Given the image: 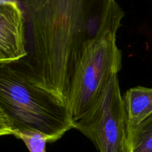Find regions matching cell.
I'll use <instances>...</instances> for the list:
<instances>
[{
  "label": "cell",
  "mask_w": 152,
  "mask_h": 152,
  "mask_svg": "<svg viewBox=\"0 0 152 152\" xmlns=\"http://www.w3.org/2000/svg\"><path fill=\"white\" fill-rule=\"evenodd\" d=\"M25 21L33 80L68 105L77 65L87 46L117 31L124 12L116 0H17Z\"/></svg>",
  "instance_id": "6da1fadb"
},
{
  "label": "cell",
  "mask_w": 152,
  "mask_h": 152,
  "mask_svg": "<svg viewBox=\"0 0 152 152\" xmlns=\"http://www.w3.org/2000/svg\"><path fill=\"white\" fill-rule=\"evenodd\" d=\"M0 111L13 135L38 132L53 142L73 129L66 102L33 80L23 59L0 62Z\"/></svg>",
  "instance_id": "7a4b0ae2"
},
{
  "label": "cell",
  "mask_w": 152,
  "mask_h": 152,
  "mask_svg": "<svg viewBox=\"0 0 152 152\" xmlns=\"http://www.w3.org/2000/svg\"><path fill=\"white\" fill-rule=\"evenodd\" d=\"M117 32L104 33L83 52L71 82L68 99L73 123L99 97L111 76L121 70L122 52L117 45Z\"/></svg>",
  "instance_id": "3957f363"
},
{
  "label": "cell",
  "mask_w": 152,
  "mask_h": 152,
  "mask_svg": "<svg viewBox=\"0 0 152 152\" xmlns=\"http://www.w3.org/2000/svg\"><path fill=\"white\" fill-rule=\"evenodd\" d=\"M118 74L111 76L91 106L73 123L99 152H127V117Z\"/></svg>",
  "instance_id": "277c9868"
},
{
  "label": "cell",
  "mask_w": 152,
  "mask_h": 152,
  "mask_svg": "<svg viewBox=\"0 0 152 152\" xmlns=\"http://www.w3.org/2000/svg\"><path fill=\"white\" fill-rule=\"evenodd\" d=\"M28 56L25 21L17 2L0 4V62Z\"/></svg>",
  "instance_id": "5b68a950"
},
{
  "label": "cell",
  "mask_w": 152,
  "mask_h": 152,
  "mask_svg": "<svg viewBox=\"0 0 152 152\" xmlns=\"http://www.w3.org/2000/svg\"><path fill=\"white\" fill-rule=\"evenodd\" d=\"M127 117V134L152 115V88H129L123 97Z\"/></svg>",
  "instance_id": "8992f818"
},
{
  "label": "cell",
  "mask_w": 152,
  "mask_h": 152,
  "mask_svg": "<svg viewBox=\"0 0 152 152\" xmlns=\"http://www.w3.org/2000/svg\"><path fill=\"white\" fill-rule=\"evenodd\" d=\"M127 152H152V115L128 132Z\"/></svg>",
  "instance_id": "52a82bcc"
},
{
  "label": "cell",
  "mask_w": 152,
  "mask_h": 152,
  "mask_svg": "<svg viewBox=\"0 0 152 152\" xmlns=\"http://www.w3.org/2000/svg\"><path fill=\"white\" fill-rule=\"evenodd\" d=\"M13 136L25 142L30 152H46V143L48 142L45 135L38 132H22Z\"/></svg>",
  "instance_id": "ba28073f"
},
{
  "label": "cell",
  "mask_w": 152,
  "mask_h": 152,
  "mask_svg": "<svg viewBox=\"0 0 152 152\" xmlns=\"http://www.w3.org/2000/svg\"><path fill=\"white\" fill-rule=\"evenodd\" d=\"M10 134L13 135L10 124L4 114L0 111V137Z\"/></svg>",
  "instance_id": "9c48e42d"
}]
</instances>
